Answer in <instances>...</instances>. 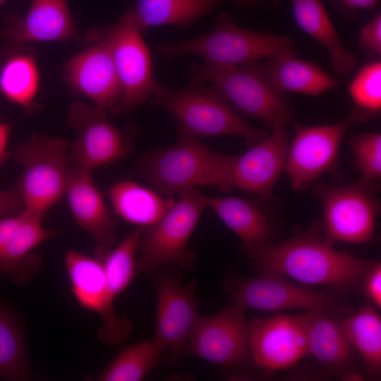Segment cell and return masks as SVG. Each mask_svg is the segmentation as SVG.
I'll use <instances>...</instances> for the list:
<instances>
[{"instance_id":"cell-30","label":"cell","mask_w":381,"mask_h":381,"mask_svg":"<svg viewBox=\"0 0 381 381\" xmlns=\"http://www.w3.org/2000/svg\"><path fill=\"white\" fill-rule=\"evenodd\" d=\"M145 227L138 226L114 248L97 247L95 256L102 265L114 298L123 293L138 273L136 252Z\"/></svg>"},{"instance_id":"cell-34","label":"cell","mask_w":381,"mask_h":381,"mask_svg":"<svg viewBox=\"0 0 381 381\" xmlns=\"http://www.w3.org/2000/svg\"><path fill=\"white\" fill-rule=\"evenodd\" d=\"M353 163L363 182L375 185L381 176V135L363 133L351 137Z\"/></svg>"},{"instance_id":"cell-3","label":"cell","mask_w":381,"mask_h":381,"mask_svg":"<svg viewBox=\"0 0 381 381\" xmlns=\"http://www.w3.org/2000/svg\"><path fill=\"white\" fill-rule=\"evenodd\" d=\"M148 99L176 121L179 132L195 138L237 135L255 145L268 136L267 131L251 127L239 116L215 87L193 77L179 88L155 80Z\"/></svg>"},{"instance_id":"cell-32","label":"cell","mask_w":381,"mask_h":381,"mask_svg":"<svg viewBox=\"0 0 381 381\" xmlns=\"http://www.w3.org/2000/svg\"><path fill=\"white\" fill-rule=\"evenodd\" d=\"M162 352V349L154 340H145L126 346L94 380L140 381L156 365Z\"/></svg>"},{"instance_id":"cell-40","label":"cell","mask_w":381,"mask_h":381,"mask_svg":"<svg viewBox=\"0 0 381 381\" xmlns=\"http://www.w3.org/2000/svg\"><path fill=\"white\" fill-rule=\"evenodd\" d=\"M11 128L10 123L0 122V169L10 157L7 147Z\"/></svg>"},{"instance_id":"cell-42","label":"cell","mask_w":381,"mask_h":381,"mask_svg":"<svg viewBox=\"0 0 381 381\" xmlns=\"http://www.w3.org/2000/svg\"><path fill=\"white\" fill-rule=\"evenodd\" d=\"M6 0H0V7Z\"/></svg>"},{"instance_id":"cell-37","label":"cell","mask_w":381,"mask_h":381,"mask_svg":"<svg viewBox=\"0 0 381 381\" xmlns=\"http://www.w3.org/2000/svg\"><path fill=\"white\" fill-rule=\"evenodd\" d=\"M24 211V201L16 188L0 190V219Z\"/></svg>"},{"instance_id":"cell-23","label":"cell","mask_w":381,"mask_h":381,"mask_svg":"<svg viewBox=\"0 0 381 381\" xmlns=\"http://www.w3.org/2000/svg\"><path fill=\"white\" fill-rule=\"evenodd\" d=\"M256 66L267 82L278 92L319 96L337 86L339 81L317 64L296 55L268 59Z\"/></svg>"},{"instance_id":"cell-41","label":"cell","mask_w":381,"mask_h":381,"mask_svg":"<svg viewBox=\"0 0 381 381\" xmlns=\"http://www.w3.org/2000/svg\"><path fill=\"white\" fill-rule=\"evenodd\" d=\"M240 6L253 7L258 6H267L271 8L272 0H234Z\"/></svg>"},{"instance_id":"cell-15","label":"cell","mask_w":381,"mask_h":381,"mask_svg":"<svg viewBox=\"0 0 381 381\" xmlns=\"http://www.w3.org/2000/svg\"><path fill=\"white\" fill-rule=\"evenodd\" d=\"M310 313L254 318L248 323L251 361L272 373L289 368L308 356L307 329Z\"/></svg>"},{"instance_id":"cell-17","label":"cell","mask_w":381,"mask_h":381,"mask_svg":"<svg viewBox=\"0 0 381 381\" xmlns=\"http://www.w3.org/2000/svg\"><path fill=\"white\" fill-rule=\"evenodd\" d=\"M87 42L90 47L66 64V79L95 105L120 113L122 89L109 49L102 40Z\"/></svg>"},{"instance_id":"cell-22","label":"cell","mask_w":381,"mask_h":381,"mask_svg":"<svg viewBox=\"0 0 381 381\" xmlns=\"http://www.w3.org/2000/svg\"><path fill=\"white\" fill-rule=\"evenodd\" d=\"M24 219L8 243L0 260V279L7 276L18 286H25L37 272L41 257L32 252L59 233L43 226V216L25 212Z\"/></svg>"},{"instance_id":"cell-36","label":"cell","mask_w":381,"mask_h":381,"mask_svg":"<svg viewBox=\"0 0 381 381\" xmlns=\"http://www.w3.org/2000/svg\"><path fill=\"white\" fill-rule=\"evenodd\" d=\"M361 47L368 52L377 56L381 54V14L378 13L361 30Z\"/></svg>"},{"instance_id":"cell-39","label":"cell","mask_w":381,"mask_h":381,"mask_svg":"<svg viewBox=\"0 0 381 381\" xmlns=\"http://www.w3.org/2000/svg\"><path fill=\"white\" fill-rule=\"evenodd\" d=\"M337 8L344 15L356 17L361 11H373L377 8L378 0H332Z\"/></svg>"},{"instance_id":"cell-14","label":"cell","mask_w":381,"mask_h":381,"mask_svg":"<svg viewBox=\"0 0 381 381\" xmlns=\"http://www.w3.org/2000/svg\"><path fill=\"white\" fill-rule=\"evenodd\" d=\"M245 309L226 307L209 317L199 316L190 335L187 353L223 367H237L251 361Z\"/></svg>"},{"instance_id":"cell-26","label":"cell","mask_w":381,"mask_h":381,"mask_svg":"<svg viewBox=\"0 0 381 381\" xmlns=\"http://www.w3.org/2000/svg\"><path fill=\"white\" fill-rule=\"evenodd\" d=\"M108 196L119 217L144 227L158 222L175 201L130 179L113 184Z\"/></svg>"},{"instance_id":"cell-6","label":"cell","mask_w":381,"mask_h":381,"mask_svg":"<svg viewBox=\"0 0 381 381\" xmlns=\"http://www.w3.org/2000/svg\"><path fill=\"white\" fill-rule=\"evenodd\" d=\"M68 149L66 139L38 133L18 145L14 157L23 171L14 188L23 198L25 212L44 217L64 196Z\"/></svg>"},{"instance_id":"cell-9","label":"cell","mask_w":381,"mask_h":381,"mask_svg":"<svg viewBox=\"0 0 381 381\" xmlns=\"http://www.w3.org/2000/svg\"><path fill=\"white\" fill-rule=\"evenodd\" d=\"M234 303L265 311L302 308L308 311H326L344 316L352 313V307L332 295L315 291L291 282L284 276L260 272L252 277L231 276L224 283Z\"/></svg>"},{"instance_id":"cell-12","label":"cell","mask_w":381,"mask_h":381,"mask_svg":"<svg viewBox=\"0 0 381 381\" xmlns=\"http://www.w3.org/2000/svg\"><path fill=\"white\" fill-rule=\"evenodd\" d=\"M107 109L85 102L71 104L67 123L77 131L69 144V164L92 171L110 164L131 152L133 145L128 135L109 119Z\"/></svg>"},{"instance_id":"cell-18","label":"cell","mask_w":381,"mask_h":381,"mask_svg":"<svg viewBox=\"0 0 381 381\" xmlns=\"http://www.w3.org/2000/svg\"><path fill=\"white\" fill-rule=\"evenodd\" d=\"M272 130L270 137L246 153L234 156L231 171L233 188L266 200H270L273 188L284 170L289 146L286 126H277Z\"/></svg>"},{"instance_id":"cell-29","label":"cell","mask_w":381,"mask_h":381,"mask_svg":"<svg viewBox=\"0 0 381 381\" xmlns=\"http://www.w3.org/2000/svg\"><path fill=\"white\" fill-rule=\"evenodd\" d=\"M39 86V72L35 58L24 52L7 57L0 66V92L27 112L36 107L33 99Z\"/></svg>"},{"instance_id":"cell-13","label":"cell","mask_w":381,"mask_h":381,"mask_svg":"<svg viewBox=\"0 0 381 381\" xmlns=\"http://www.w3.org/2000/svg\"><path fill=\"white\" fill-rule=\"evenodd\" d=\"M65 267L71 291L77 303L84 309L97 313L103 324L97 337L104 344L114 346L123 341L131 334L132 323L120 318L114 306L113 296L100 260L84 253L66 251Z\"/></svg>"},{"instance_id":"cell-4","label":"cell","mask_w":381,"mask_h":381,"mask_svg":"<svg viewBox=\"0 0 381 381\" xmlns=\"http://www.w3.org/2000/svg\"><path fill=\"white\" fill-rule=\"evenodd\" d=\"M156 52L167 58L195 54L207 62L236 66L296 54L289 37L241 28L226 13L217 16L216 27L211 32L185 42L161 45Z\"/></svg>"},{"instance_id":"cell-21","label":"cell","mask_w":381,"mask_h":381,"mask_svg":"<svg viewBox=\"0 0 381 381\" xmlns=\"http://www.w3.org/2000/svg\"><path fill=\"white\" fill-rule=\"evenodd\" d=\"M309 313L308 356L322 368L344 380H360L355 369L354 349L340 325V315L326 311Z\"/></svg>"},{"instance_id":"cell-35","label":"cell","mask_w":381,"mask_h":381,"mask_svg":"<svg viewBox=\"0 0 381 381\" xmlns=\"http://www.w3.org/2000/svg\"><path fill=\"white\" fill-rule=\"evenodd\" d=\"M358 292L377 310L381 308V264L372 261L361 280Z\"/></svg>"},{"instance_id":"cell-11","label":"cell","mask_w":381,"mask_h":381,"mask_svg":"<svg viewBox=\"0 0 381 381\" xmlns=\"http://www.w3.org/2000/svg\"><path fill=\"white\" fill-rule=\"evenodd\" d=\"M375 116L354 105L350 114L337 123L315 126L296 123L284 167L293 188L305 189L324 173L334 172L346 132L353 124Z\"/></svg>"},{"instance_id":"cell-38","label":"cell","mask_w":381,"mask_h":381,"mask_svg":"<svg viewBox=\"0 0 381 381\" xmlns=\"http://www.w3.org/2000/svg\"><path fill=\"white\" fill-rule=\"evenodd\" d=\"M25 211L0 219V260L8 243L24 219Z\"/></svg>"},{"instance_id":"cell-20","label":"cell","mask_w":381,"mask_h":381,"mask_svg":"<svg viewBox=\"0 0 381 381\" xmlns=\"http://www.w3.org/2000/svg\"><path fill=\"white\" fill-rule=\"evenodd\" d=\"M14 44L78 39L67 0H32L25 17L9 15L1 31Z\"/></svg>"},{"instance_id":"cell-5","label":"cell","mask_w":381,"mask_h":381,"mask_svg":"<svg viewBox=\"0 0 381 381\" xmlns=\"http://www.w3.org/2000/svg\"><path fill=\"white\" fill-rule=\"evenodd\" d=\"M207 197L198 188L183 190L158 222L145 228L138 247V272L151 274L170 265L193 267L195 255L188 243L207 208Z\"/></svg>"},{"instance_id":"cell-7","label":"cell","mask_w":381,"mask_h":381,"mask_svg":"<svg viewBox=\"0 0 381 381\" xmlns=\"http://www.w3.org/2000/svg\"><path fill=\"white\" fill-rule=\"evenodd\" d=\"M191 70L193 78L211 83L239 111L260 120L269 128L286 126L294 119L286 97L267 82L256 62L236 66L205 61L192 65Z\"/></svg>"},{"instance_id":"cell-28","label":"cell","mask_w":381,"mask_h":381,"mask_svg":"<svg viewBox=\"0 0 381 381\" xmlns=\"http://www.w3.org/2000/svg\"><path fill=\"white\" fill-rule=\"evenodd\" d=\"M377 310L368 304L349 317L339 318L346 337L361 356L368 373L376 377L381 372V320Z\"/></svg>"},{"instance_id":"cell-19","label":"cell","mask_w":381,"mask_h":381,"mask_svg":"<svg viewBox=\"0 0 381 381\" xmlns=\"http://www.w3.org/2000/svg\"><path fill=\"white\" fill-rule=\"evenodd\" d=\"M64 195L77 223L91 235L97 246L113 247L116 242V221L111 217L92 171L69 164Z\"/></svg>"},{"instance_id":"cell-16","label":"cell","mask_w":381,"mask_h":381,"mask_svg":"<svg viewBox=\"0 0 381 381\" xmlns=\"http://www.w3.org/2000/svg\"><path fill=\"white\" fill-rule=\"evenodd\" d=\"M157 303L153 340L174 357L186 354L188 341L199 317L195 282L181 285L168 272L155 280Z\"/></svg>"},{"instance_id":"cell-8","label":"cell","mask_w":381,"mask_h":381,"mask_svg":"<svg viewBox=\"0 0 381 381\" xmlns=\"http://www.w3.org/2000/svg\"><path fill=\"white\" fill-rule=\"evenodd\" d=\"M85 39L102 40L109 49L122 89L120 112L133 110L149 98L155 80L152 57L132 8L114 25L90 28Z\"/></svg>"},{"instance_id":"cell-1","label":"cell","mask_w":381,"mask_h":381,"mask_svg":"<svg viewBox=\"0 0 381 381\" xmlns=\"http://www.w3.org/2000/svg\"><path fill=\"white\" fill-rule=\"evenodd\" d=\"M322 229L316 222L286 241L241 249L260 272L287 276L303 284L327 286L342 294L358 292L362 277L373 260L337 250Z\"/></svg>"},{"instance_id":"cell-2","label":"cell","mask_w":381,"mask_h":381,"mask_svg":"<svg viewBox=\"0 0 381 381\" xmlns=\"http://www.w3.org/2000/svg\"><path fill=\"white\" fill-rule=\"evenodd\" d=\"M234 157L215 152L197 138L179 132L174 145L143 155L134 166L133 174L167 198L198 186H212L229 192L233 188Z\"/></svg>"},{"instance_id":"cell-25","label":"cell","mask_w":381,"mask_h":381,"mask_svg":"<svg viewBox=\"0 0 381 381\" xmlns=\"http://www.w3.org/2000/svg\"><path fill=\"white\" fill-rule=\"evenodd\" d=\"M207 207L241 238V248H260L272 243L274 231L269 219L250 201L234 196H207Z\"/></svg>"},{"instance_id":"cell-33","label":"cell","mask_w":381,"mask_h":381,"mask_svg":"<svg viewBox=\"0 0 381 381\" xmlns=\"http://www.w3.org/2000/svg\"><path fill=\"white\" fill-rule=\"evenodd\" d=\"M349 92L355 105L376 116L381 109V62L364 65L351 80Z\"/></svg>"},{"instance_id":"cell-24","label":"cell","mask_w":381,"mask_h":381,"mask_svg":"<svg viewBox=\"0 0 381 381\" xmlns=\"http://www.w3.org/2000/svg\"><path fill=\"white\" fill-rule=\"evenodd\" d=\"M282 1L272 0L271 8ZM289 1L298 26L326 49L334 71L338 75L351 72L356 66V55L342 44L322 1Z\"/></svg>"},{"instance_id":"cell-27","label":"cell","mask_w":381,"mask_h":381,"mask_svg":"<svg viewBox=\"0 0 381 381\" xmlns=\"http://www.w3.org/2000/svg\"><path fill=\"white\" fill-rule=\"evenodd\" d=\"M222 0H138L132 7L140 32L149 28L174 25L187 29L210 15Z\"/></svg>"},{"instance_id":"cell-10","label":"cell","mask_w":381,"mask_h":381,"mask_svg":"<svg viewBox=\"0 0 381 381\" xmlns=\"http://www.w3.org/2000/svg\"><path fill=\"white\" fill-rule=\"evenodd\" d=\"M374 190L375 185L362 181L340 186L315 183L313 193L322 204L325 238L333 244L371 242L380 209Z\"/></svg>"},{"instance_id":"cell-31","label":"cell","mask_w":381,"mask_h":381,"mask_svg":"<svg viewBox=\"0 0 381 381\" xmlns=\"http://www.w3.org/2000/svg\"><path fill=\"white\" fill-rule=\"evenodd\" d=\"M0 377L8 380L30 377L22 328L13 313L1 304Z\"/></svg>"}]
</instances>
